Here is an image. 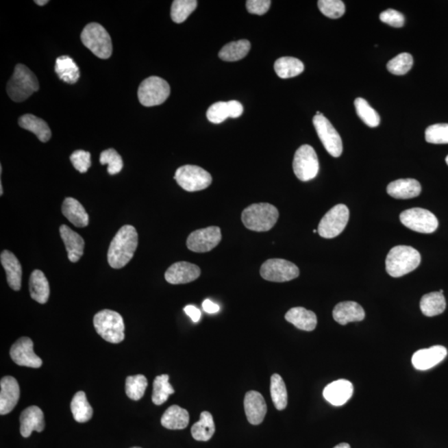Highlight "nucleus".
I'll return each instance as SVG.
<instances>
[{
	"mask_svg": "<svg viewBox=\"0 0 448 448\" xmlns=\"http://www.w3.org/2000/svg\"><path fill=\"white\" fill-rule=\"evenodd\" d=\"M137 246H138V234L135 227L132 225L121 227L109 247L108 254L109 265L112 269H123L132 260Z\"/></svg>",
	"mask_w": 448,
	"mask_h": 448,
	"instance_id": "obj_1",
	"label": "nucleus"
},
{
	"mask_svg": "<svg viewBox=\"0 0 448 448\" xmlns=\"http://www.w3.org/2000/svg\"><path fill=\"white\" fill-rule=\"evenodd\" d=\"M421 262L419 251L410 246L393 247L385 262L386 271L393 277H401L414 271Z\"/></svg>",
	"mask_w": 448,
	"mask_h": 448,
	"instance_id": "obj_2",
	"label": "nucleus"
},
{
	"mask_svg": "<svg viewBox=\"0 0 448 448\" xmlns=\"http://www.w3.org/2000/svg\"><path fill=\"white\" fill-rule=\"evenodd\" d=\"M279 218L277 208L267 203H253L242 211V221L247 229L267 232L273 229Z\"/></svg>",
	"mask_w": 448,
	"mask_h": 448,
	"instance_id": "obj_3",
	"label": "nucleus"
},
{
	"mask_svg": "<svg viewBox=\"0 0 448 448\" xmlns=\"http://www.w3.org/2000/svg\"><path fill=\"white\" fill-rule=\"evenodd\" d=\"M38 78L29 68L23 64L15 66L14 74L8 82V95L15 102L25 101L38 91Z\"/></svg>",
	"mask_w": 448,
	"mask_h": 448,
	"instance_id": "obj_4",
	"label": "nucleus"
},
{
	"mask_svg": "<svg viewBox=\"0 0 448 448\" xmlns=\"http://www.w3.org/2000/svg\"><path fill=\"white\" fill-rule=\"evenodd\" d=\"M94 326L98 335L112 344L121 343L125 339V325L123 316L111 310H103L94 316Z\"/></svg>",
	"mask_w": 448,
	"mask_h": 448,
	"instance_id": "obj_5",
	"label": "nucleus"
},
{
	"mask_svg": "<svg viewBox=\"0 0 448 448\" xmlns=\"http://www.w3.org/2000/svg\"><path fill=\"white\" fill-rule=\"evenodd\" d=\"M84 45L94 55L101 59H108L112 54L111 36L99 23H91L84 27L81 34Z\"/></svg>",
	"mask_w": 448,
	"mask_h": 448,
	"instance_id": "obj_6",
	"label": "nucleus"
},
{
	"mask_svg": "<svg viewBox=\"0 0 448 448\" xmlns=\"http://www.w3.org/2000/svg\"><path fill=\"white\" fill-rule=\"evenodd\" d=\"M171 94V86L166 80L159 77H149L141 82L138 98L144 107H155L163 104Z\"/></svg>",
	"mask_w": 448,
	"mask_h": 448,
	"instance_id": "obj_7",
	"label": "nucleus"
},
{
	"mask_svg": "<svg viewBox=\"0 0 448 448\" xmlns=\"http://www.w3.org/2000/svg\"><path fill=\"white\" fill-rule=\"evenodd\" d=\"M319 168L315 149L309 145H301L296 151L293 160V171L297 179L303 182H310L316 178Z\"/></svg>",
	"mask_w": 448,
	"mask_h": 448,
	"instance_id": "obj_8",
	"label": "nucleus"
},
{
	"mask_svg": "<svg viewBox=\"0 0 448 448\" xmlns=\"http://www.w3.org/2000/svg\"><path fill=\"white\" fill-rule=\"evenodd\" d=\"M175 179L183 190L196 192L206 190L212 184V176L203 168L187 164L178 169Z\"/></svg>",
	"mask_w": 448,
	"mask_h": 448,
	"instance_id": "obj_9",
	"label": "nucleus"
},
{
	"mask_svg": "<svg viewBox=\"0 0 448 448\" xmlns=\"http://www.w3.org/2000/svg\"><path fill=\"white\" fill-rule=\"evenodd\" d=\"M349 218V208L345 204H337L322 218L318 226V234L324 238L339 236L347 227Z\"/></svg>",
	"mask_w": 448,
	"mask_h": 448,
	"instance_id": "obj_10",
	"label": "nucleus"
},
{
	"mask_svg": "<svg viewBox=\"0 0 448 448\" xmlns=\"http://www.w3.org/2000/svg\"><path fill=\"white\" fill-rule=\"evenodd\" d=\"M399 218L403 225L418 233H434L438 227L437 217L432 212L424 208H410L403 211Z\"/></svg>",
	"mask_w": 448,
	"mask_h": 448,
	"instance_id": "obj_11",
	"label": "nucleus"
},
{
	"mask_svg": "<svg viewBox=\"0 0 448 448\" xmlns=\"http://www.w3.org/2000/svg\"><path fill=\"white\" fill-rule=\"evenodd\" d=\"M260 273L262 277L266 281L285 282L297 278L300 271L293 262L285 259L273 258L263 263Z\"/></svg>",
	"mask_w": 448,
	"mask_h": 448,
	"instance_id": "obj_12",
	"label": "nucleus"
},
{
	"mask_svg": "<svg viewBox=\"0 0 448 448\" xmlns=\"http://www.w3.org/2000/svg\"><path fill=\"white\" fill-rule=\"evenodd\" d=\"M313 125L318 136L329 155L335 158L340 157L343 152V143L335 127L323 115L315 116Z\"/></svg>",
	"mask_w": 448,
	"mask_h": 448,
	"instance_id": "obj_13",
	"label": "nucleus"
},
{
	"mask_svg": "<svg viewBox=\"0 0 448 448\" xmlns=\"http://www.w3.org/2000/svg\"><path fill=\"white\" fill-rule=\"evenodd\" d=\"M221 240V229L212 226L192 232L188 237L187 247L195 253H207L217 247Z\"/></svg>",
	"mask_w": 448,
	"mask_h": 448,
	"instance_id": "obj_14",
	"label": "nucleus"
},
{
	"mask_svg": "<svg viewBox=\"0 0 448 448\" xmlns=\"http://www.w3.org/2000/svg\"><path fill=\"white\" fill-rule=\"evenodd\" d=\"M10 356L15 364L21 366L40 368L42 361L34 351L33 340L30 338L22 337L12 345Z\"/></svg>",
	"mask_w": 448,
	"mask_h": 448,
	"instance_id": "obj_15",
	"label": "nucleus"
},
{
	"mask_svg": "<svg viewBox=\"0 0 448 448\" xmlns=\"http://www.w3.org/2000/svg\"><path fill=\"white\" fill-rule=\"evenodd\" d=\"M201 270L197 265L187 262H175L169 267L164 277L173 285L186 284L197 280Z\"/></svg>",
	"mask_w": 448,
	"mask_h": 448,
	"instance_id": "obj_16",
	"label": "nucleus"
},
{
	"mask_svg": "<svg viewBox=\"0 0 448 448\" xmlns=\"http://www.w3.org/2000/svg\"><path fill=\"white\" fill-rule=\"evenodd\" d=\"M447 356V349L435 345L428 349H419L412 358V363L418 371H427L441 363Z\"/></svg>",
	"mask_w": 448,
	"mask_h": 448,
	"instance_id": "obj_17",
	"label": "nucleus"
},
{
	"mask_svg": "<svg viewBox=\"0 0 448 448\" xmlns=\"http://www.w3.org/2000/svg\"><path fill=\"white\" fill-rule=\"evenodd\" d=\"M0 414L5 415L13 411L18 402L21 390L18 381L12 376H5L0 382Z\"/></svg>",
	"mask_w": 448,
	"mask_h": 448,
	"instance_id": "obj_18",
	"label": "nucleus"
},
{
	"mask_svg": "<svg viewBox=\"0 0 448 448\" xmlns=\"http://www.w3.org/2000/svg\"><path fill=\"white\" fill-rule=\"evenodd\" d=\"M245 408L247 421L253 425H259L264 420L267 407L260 393L253 390L247 392L245 399Z\"/></svg>",
	"mask_w": 448,
	"mask_h": 448,
	"instance_id": "obj_19",
	"label": "nucleus"
},
{
	"mask_svg": "<svg viewBox=\"0 0 448 448\" xmlns=\"http://www.w3.org/2000/svg\"><path fill=\"white\" fill-rule=\"evenodd\" d=\"M353 384L347 379H339L329 384L323 391L324 398L334 406H342L351 399Z\"/></svg>",
	"mask_w": 448,
	"mask_h": 448,
	"instance_id": "obj_20",
	"label": "nucleus"
},
{
	"mask_svg": "<svg viewBox=\"0 0 448 448\" xmlns=\"http://www.w3.org/2000/svg\"><path fill=\"white\" fill-rule=\"evenodd\" d=\"M45 427V415L40 408L31 406L21 415V432L23 438H29L34 431L41 432Z\"/></svg>",
	"mask_w": 448,
	"mask_h": 448,
	"instance_id": "obj_21",
	"label": "nucleus"
},
{
	"mask_svg": "<svg viewBox=\"0 0 448 448\" xmlns=\"http://www.w3.org/2000/svg\"><path fill=\"white\" fill-rule=\"evenodd\" d=\"M1 264L5 270L8 284L14 290H21L22 284V266L17 257L11 251H2Z\"/></svg>",
	"mask_w": 448,
	"mask_h": 448,
	"instance_id": "obj_22",
	"label": "nucleus"
},
{
	"mask_svg": "<svg viewBox=\"0 0 448 448\" xmlns=\"http://www.w3.org/2000/svg\"><path fill=\"white\" fill-rule=\"evenodd\" d=\"M421 184L414 179H401L391 182L387 187L388 195L398 199H408L421 194Z\"/></svg>",
	"mask_w": 448,
	"mask_h": 448,
	"instance_id": "obj_23",
	"label": "nucleus"
},
{
	"mask_svg": "<svg viewBox=\"0 0 448 448\" xmlns=\"http://www.w3.org/2000/svg\"><path fill=\"white\" fill-rule=\"evenodd\" d=\"M333 317L338 323L345 325L349 322L363 321L365 312L362 306L356 302L344 301L337 304L334 308Z\"/></svg>",
	"mask_w": 448,
	"mask_h": 448,
	"instance_id": "obj_24",
	"label": "nucleus"
},
{
	"mask_svg": "<svg viewBox=\"0 0 448 448\" xmlns=\"http://www.w3.org/2000/svg\"><path fill=\"white\" fill-rule=\"evenodd\" d=\"M60 235L68 251L69 261L72 262L79 261L84 253V238L66 225L60 227Z\"/></svg>",
	"mask_w": 448,
	"mask_h": 448,
	"instance_id": "obj_25",
	"label": "nucleus"
},
{
	"mask_svg": "<svg viewBox=\"0 0 448 448\" xmlns=\"http://www.w3.org/2000/svg\"><path fill=\"white\" fill-rule=\"evenodd\" d=\"M285 319L292 323L299 329L305 332H312L317 325V317L312 310L304 308H294L286 312Z\"/></svg>",
	"mask_w": 448,
	"mask_h": 448,
	"instance_id": "obj_26",
	"label": "nucleus"
},
{
	"mask_svg": "<svg viewBox=\"0 0 448 448\" xmlns=\"http://www.w3.org/2000/svg\"><path fill=\"white\" fill-rule=\"evenodd\" d=\"M18 125L27 131L33 132L41 142H48L52 136V132L46 121L32 114H26L19 118Z\"/></svg>",
	"mask_w": 448,
	"mask_h": 448,
	"instance_id": "obj_27",
	"label": "nucleus"
},
{
	"mask_svg": "<svg viewBox=\"0 0 448 448\" xmlns=\"http://www.w3.org/2000/svg\"><path fill=\"white\" fill-rule=\"evenodd\" d=\"M62 214L77 227H84L88 225L89 217L85 208L73 198H66L62 203Z\"/></svg>",
	"mask_w": 448,
	"mask_h": 448,
	"instance_id": "obj_28",
	"label": "nucleus"
},
{
	"mask_svg": "<svg viewBox=\"0 0 448 448\" xmlns=\"http://www.w3.org/2000/svg\"><path fill=\"white\" fill-rule=\"evenodd\" d=\"M190 423V414L186 410L178 406H172L164 412L161 424L171 430H184Z\"/></svg>",
	"mask_w": 448,
	"mask_h": 448,
	"instance_id": "obj_29",
	"label": "nucleus"
},
{
	"mask_svg": "<svg viewBox=\"0 0 448 448\" xmlns=\"http://www.w3.org/2000/svg\"><path fill=\"white\" fill-rule=\"evenodd\" d=\"M29 292L31 297L40 304L49 301L50 288L48 279L40 270H34L29 279Z\"/></svg>",
	"mask_w": 448,
	"mask_h": 448,
	"instance_id": "obj_30",
	"label": "nucleus"
},
{
	"mask_svg": "<svg viewBox=\"0 0 448 448\" xmlns=\"http://www.w3.org/2000/svg\"><path fill=\"white\" fill-rule=\"evenodd\" d=\"M55 72L59 78L66 84H74L79 80L80 70L76 62L69 56H61L57 58Z\"/></svg>",
	"mask_w": 448,
	"mask_h": 448,
	"instance_id": "obj_31",
	"label": "nucleus"
},
{
	"mask_svg": "<svg viewBox=\"0 0 448 448\" xmlns=\"http://www.w3.org/2000/svg\"><path fill=\"white\" fill-rule=\"evenodd\" d=\"M446 306L445 297L440 292L424 295L420 301V309L423 315L427 317L441 315L445 312Z\"/></svg>",
	"mask_w": 448,
	"mask_h": 448,
	"instance_id": "obj_32",
	"label": "nucleus"
},
{
	"mask_svg": "<svg viewBox=\"0 0 448 448\" xmlns=\"http://www.w3.org/2000/svg\"><path fill=\"white\" fill-rule=\"evenodd\" d=\"M274 69L279 77L288 79L303 73L305 66L303 62L296 58L283 57L275 62Z\"/></svg>",
	"mask_w": 448,
	"mask_h": 448,
	"instance_id": "obj_33",
	"label": "nucleus"
},
{
	"mask_svg": "<svg viewBox=\"0 0 448 448\" xmlns=\"http://www.w3.org/2000/svg\"><path fill=\"white\" fill-rule=\"evenodd\" d=\"M215 432V424L213 416L210 412L203 411L200 415L198 423L192 425L191 434L196 441L207 442L213 437Z\"/></svg>",
	"mask_w": 448,
	"mask_h": 448,
	"instance_id": "obj_34",
	"label": "nucleus"
},
{
	"mask_svg": "<svg viewBox=\"0 0 448 448\" xmlns=\"http://www.w3.org/2000/svg\"><path fill=\"white\" fill-rule=\"evenodd\" d=\"M251 49V43L246 39L227 43L220 50L219 57L225 62H237L245 58Z\"/></svg>",
	"mask_w": 448,
	"mask_h": 448,
	"instance_id": "obj_35",
	"label": "nucleus"
},
{
	"mask_svg": "<svg viewBox=\"0 0 448 448\" xmlns=\"http://www.w3.org/2000/svg\"><path fill=\"white\" fill-rule=\"evenodd\" d=\"M71 410H72L74 419L77 423H86L92 419L93 410L86 399L84 391L77 392L74 395L72 403H71Z\"/></svg>",
	"mask_w": 448,
	"mask_h": 448,
	"instance_id": "obj_36",
	"label": "nucleus"
},
{
	"mask_svg": "<svg viewBox=\"0 0 448 448\" xmlns=\"http://www.w3.org/2000/svg\"><path fill=\"white\" fill-rule=\"evenodd\" d=\"M270 390L275 408L279 411L284 410L288 406V390L284 381L277 373H274L271 378Z\"/></svg>",
	"mask_w": 448,
	"mask_h": 448,
	"instance_id": "obj_37",
	"label": "nucleus"
},
{
	"mask_svg": "<svg viewBox=\"0 0 448 448\" xmlns=\"http://www.w3.org/2000/svg\"><path fill=\"white\" fill-rule=\"evenodd\" d=\"M168 375L157 376L153 384L152 402L155 406H161L166 403L171 395L174 394L175 390L169 382Z\"/></svg>",
	"mask_w": 448,
	"mask_h": 448,
	"instance_id": "obj_38",
	"label": "nucleus"
},
{
	"mask_svg": "<svg viewBox=\"0 0 448 448\" xmlns=\"http://www.w3.org/2000/svg\"><path fill=\"white\" fill-rule=\"evenodd\" d=\"M355 107L358 116L362 120L365 125L372 128L379 127L380 123L379 115L375 109L369 105L366 100L361 97L357 98L355 101Z\"/></svg>",
	"mask_w": 448,
	"mask_h": 448,
	"instance_id": "obj_39",
	"label": "nucleus"
},
{
	"mask_svg": "<svg viewBox=\"0 0 448 448\" xmlns=\"http://www.w3.org/2000/svg\"><path fill=\"white\" fill-rule=\"evenodd\" d=\"M198 6L196 0H175L171 7V18L176 23H182Z\"/></svg>",
	"mask_w": 448,
	"mask_h": 448,
	"instance_id": "obj_40",
	"label": "nucleus"
},
{
	"mask_svg": "<svg viewBox=\"0 0 448 448\" xmlns=\"http://www.w3.org/2000/svg\"><path fill=\"white\" fill-rule=\"evenodd\" d=\"M148 386L147 379L142 375L129 376L125 380V393L129 399L140 400Z\"/></svg>",
	"mask_w": 448,
	"mask_h": 448,
	"instance_id": "obj_41",
	"label": "nucleus"
},
{
	"mask_svg": "<svg viewBox=\"0 0 448 448\" xmlns=\"http://www.w3.org/2000/svg\"><path fill=\"white\" fill-rule=\"evenodd\" d=\"M412 64H414V59H412V55L403 53L388 62L387 69L388 72L396 76H403L410 72Z\"/></svg>",
	"mask_w": 448,
	"mask_h": 448,
	"instance_id": "obj_42",
	"label": "nucleus"
},
{
	"mask_svg": "<svg viewBox=\"0 0 448 448\" xmlns=\"http://www.w3.org/2000/svg\"><path fill=\"white\" fill-rule=\"evenodd\" d=\"M100 163L101 164H108V171L111 175L119 174L123 169V158L114 149H105V151L101 152Z\"/></svg>",
	"mask_w": 448,
	"mask_h": 448,
	"instance_id": "obj_43",
	"label": "nucleus"
},
{
	"mask_svg": "<svg viewBox=\"0 0 448 448\" xmlns=\"http://www.w3.org/2000/svg\"><path fill=\"white\" fill-rule=\"evenodd\" d=\"M317 3L321 13L329 18H339L345 13V5L341 0H319Z\"/></svg>",
	"mask_w": 448,
	"mask_h": 448,
	"instance_id": "obj_44",
	"label": "nucleus"
},
{
	"mask_svg": "<svg viewBox=\"0 0 448 448\" xmlns=\"http://www.w3.org/2000/svg\"><path fill=\"white\" fill-rule=\"evenodd\" d=\"M425 139L431 144H448V124L430 125L426 129Z\"/></svg>",
	"mask_w": 448,
	"mask_h": 448,
	"instance_id": "obj_45",
	"label": "nucleus"
},
{
	"mask_svg": "<svg viewBox=\"0 0 448 448\" xmlns=\"http://www.w3.org/2000/svg\"><path fill=\"white\" fill-rule=\"evenodd\" d=\"M229 117H230L229 105L225 101L215 102L207 111L208 120L214 124L222 123Z\"/></svg>",
	"mask_w": 448,
	"mask_h": 448,
	"instance_id": "obj_46",
	"label": "nucleus"
},
{
	"mask_svg": "<svg viewBox=\"0 0 448 448\" xmlns=\"http://www.w3.org/2000/svg\"><path fill=\"white\" fill-rule=\"evenodd\" d=\"M70 160L72 161L74 168L82 174L88 172V169L92 166L91 154L88 151H82V149L74 151L70 156Z\"/></svg>",
	"mask_w": 448,
	"mask_h": 448,
	"instance_id": "obj_47",
	"label": "nucleus"
},
{
	"mask_svg": "<svg viewBox=\"0 0 448 448\" xmlns=\"http://www.w3.org/2000/svg\"><path fill=\"white\" fill-rule=\"evenodd\" d=\"M380 21L394 27H402L406 23V18L400 12L395 10H387L379 15Z\"/></svg>",
	"mask_w": 448,
	"mask_h": 448,
	"instance_id": "obj_48",
	"label": "nucleus"
},
{
	"mask_svg": "<svg viewBox=\"0 0 448 448\" xmlns=\"http://www.w3.org/2000/svg\"><path fill=\"white\" fill-rule=\"evenodd\" d=\"M271 3L270 0H247L246 7L251 14L263 15L269 10Z\"/></svg>",
	"mask_w": 448,
	"mask_h": 448,
	"instance_id": "obj_49",
	"label": "nucleus"
},
{
	"mask_svg": "<svg viewBox=\"0 0 448 448\" xmlns=\"http://www.w3.org/2000/svg\"><path fill=\"white\" fill-rule=\"evenodd\" d=\"M227 105H229L231 118H238L242 116L243 107L240 102L238 101H227Z\"/></svg>",
	"mask_w": 448,
	"mask_h": 448,
	"instance_id": "obj_50",
	"label": "nucleus"
},
{
	"mask_svg": "<svg viewBox=\"0 0 448 448\" xmlns=\"http://www.w3.org/2000/svg\"><path fill=\"white\" fill-rule=\"evenodd\" d=\"M184 310L195 323H197L200 318H201V312L197 308H195V306H186Z\"/></svg>",
	"mask_w": 448,
	"mask_h": 448,
	"instance_id": "obj_51",
	"label": "nucleus"
},
{
	"mask_svg": "<svg viewBox=\"0 0 448 448\" xmlns=\"http://www.w3.org/2000/svg\"><path fill=\"white\" fill-rule=\"evenodd\" d=\"M203 308L204 312L210 314L218 312L220 309L219 305L214 303L213 301L208 300V299L203 302Z\"/></svg>",
	"mask_w": 448,
	"mask_h": 448,
	"instance_id": "obj_52",
	"label": "nucleus"
},
{
	"mask_svg": "<svg viewBox=\"0 0 448 448\" xmlns=\"http://www.w3.org/2000/svg\"><path fill=\"white\" fill-rule=\"evenodd\" d=\"M48 3H49L48 0H43V1L42 0H36V1H35V3H37V5L39 6L45 5Z\"/></svg>",
	"mask_w": 448,
	"mask_h": 448,
	"instance_id": "obj_53",
	"label": "nucleus"
},
{
	"mask_svg": "<svg viewBox=\"0 0 448 448\" xmlns=\"http://www.w3.org/2000/svg\"><path fill=\"white\" fill-rule=\"evenodd\" d=\"M334 448H351V446H349L348 443H343L338 444V445Z\"/></svg>",
	"mask_w": 448,
	"mask_h": 448,
	"instance_id": "obj_54",
	"label": "nucleus"
},
{
	"mask_svg": "<svg viewBox=\"0 0 448 448\" xmlns=\"http://www.w3.org/2000/svg\"><path fill=\"white\" fill-rule=\"evenodd\" d=\"M0 195H3V186H2V183L0 184Z\"/></svg>",
	"mask_w": 448,
	"mask_h": 448,
	"instance_id": "obj_55",
	"label": "nucleus"
},
{
	"mask_svg": "<svg viewBox=\"0 0 448 448\" xmlns=\"http://www.w3.org/2000/svg\"><path fill=\"white\" fill-rule=\"evenodd\" d=\"M446 163L447 164L448 166V155L446 157Z\"/></svg>",
	"mask_w": 448,
	"mask_h": 448,
	"instance_id": "obj_56",
	"label": "nucleus"
},
{
	"mask_svg": "<svg viewBox=\"0 0 448 448\" xmlns=\"http://www.w3.org/2000/svg\"><path fill=\"white\" fill-rule=\"evenodd\" d=\"M317 232H318V231H317L316 229H314V230H313V233H314V234H316Z\"/></svg>",
	"mask_w": 448,
	"mask_h": 448,
	"instance_id": "obj_57",
	"label": "nucleus"
},
{
	"mask_svg": "<svg viewBox=\"0 0 448 448\" xmlns=\"http://www.w3.org/2000/svg\"><path fill=\"white\" fill-rule=\"evenodd\" d=\"M132 448H141V447H132Z\"/></svg>",
	"mask_w": 448,
	"mask_h": 448,
	"instance_id": "obj_58",
	"label": "nucleus"
}]
</instances>
